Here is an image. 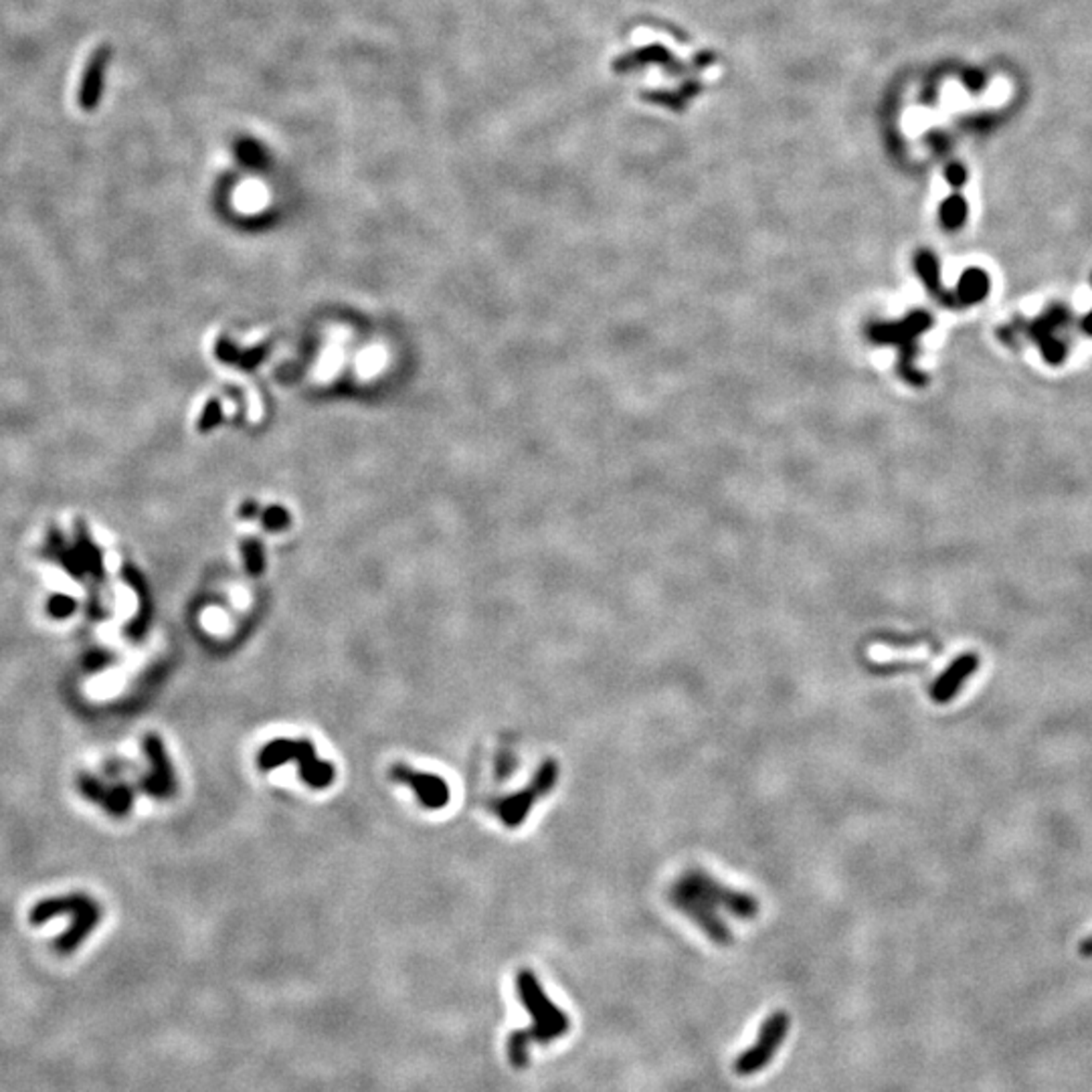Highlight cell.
Returning a JSON list of instances; mask_svg holds the SVG:
<instances>
[{
    "label": "cell",
    "instance_id": "1",
    "mask_svg": "<svg viewBox=\"0 0 1092 1092\" xmlns=\"http://www.w3.org/2000/svg\"><path fill=\"white\" fill-rule=\"evenodd\" d=\"M670 902L720 946L732 945V933L720 917L722 910L739 919L759 915V900L755 896L718 882L698 868H690L670 886Z\"/></svg>",
    "mask_w": 1092,
    "mask_h": 1092
},
{
    "label": "cell",
    "instance_id": "2",
    "mask_svg": "<svg viewBox=\"0 0 1092 1092\" xmlns=\"http://www.w3.org/2000/svg\"><path fill=\"white\" fill-rule=\"evenodd\" d=\"M516 989L522 1006L530 1013L532 1026L510 1034L506 1052L510 1064L522 1071V1068H527L530 1062V1046H546L563 1038V1035L571 1030V1022H568L566 1013L561 1008H556L551 997L544 994L537 975H534L530 969H522L518 973Z\"/></svg>",
    "mask_w": 1092,
    "mask_h": 1092
},
{
    "label": "cell",
    "instance_id": "3",
    "mask_svg": "<svg viewBox=\"0 0 1092 1092\" xmlns=\"http://www.w3.org/2000/svg\"><path fill=\"white\" fill-rule=\"evenodd\" d=\"M294 761L299 768V779L311 789H326L336 779V767L320 759L314 744L308 739H275L267 743L258 755L261 771H273L284 763Z\"/></svg>",
    "mask_w": 1092,
    "mask_h": 1092
},
{
    "label": "cell",
    "instance_id": "4",
    "mask_svg": "<svg viewBox=\"0 0 1092 1092\" xmlns=\"http://www.w3.org/2000/svg\"><path fill=\"white\" fill-rule=\"evenodd\" d=\"M791 1026V1018L785 1011H775L768 1016L759 1030V1038L746 1048L732 1064L734 1074L739 1076H753L761 1073L763 1068L773 1060L775 1052L779 1050L787 1038V1032Z\"/></svg>",
    "mask_w": 1092,
    "mask_h": 1092
},
{
    "label": "cell",
    "instance_id": "5",
    "mask_svg": "<svg viewBox=\"0 0 1092 1092\" xmlns=\"http://www.w3.org/2000/svg\"><path fill=\"white\" fill-rule=\"evenodd\" d=\"M556 779H559V765L549 759L539 767V771L534 773L528 787L520 789L516 795L500 799L496 804V813L498 818L504 821V826L518 828L520 823L528 818L532 806L551 794L552 787L556 785Z\"/></svg>",
    "mask_w": 1092,
    "mask_h": 1092
},
{
    "label": "cell",
    "instance_id": "6",
    "mask_svg": "<svg viewBox=\"0 0 1092 1092\" xmlns=\"http://www.w3.org/2000/svg\"><path fill=\"white\" fill-rule=\"evenodd\" d=\"M388 775H391L393 781L413 789V794H415L419 804L429 811L443 809L445 806L450 804V799H451L450 785H448V781H445V779H441L436 773H425V771H419V768H413L405 763H397L391 767Z\"/></svg>",
    "mask_w": 1092,
    "mask_h": 1092
},
{
    "label": "cell",
    "instance_id": "7",
    "mask_svg": "<svg viewBox=\"0 0 1092 1092\" xmlns=\"http://www.w3.org/2000/svg\"><path fill=\"white\" fill-rule=\"evenodd\" d=\"M144 753L148 756L150 771L144 775L140 781V789L152 799L164 801L174 797L176 775L159 734H148V737L144 739Z\"/></svg>",
    "mask_w": 1092,
    "mask_h": 1092
},
{
    "label": "cell",
    "instance_id": "8",
    "mask_svg": "<svg viewBox=\"0 0 1092 1092\" xmlns=\"http://www.w3.org/2000/svg\"><path fill=\"white\" fill-rule=\"evenodd\" d=\"M979 667V660L975 654H963L953 660V664L946 667V670L934 679V684L931 688V698L934 702H939V705H946V702H951L955 698V694L959 692V688L963 686L965 679L971 676Z\"/></svg>",
    "mask_w": 1092,
    "mask_h": 1092
},
{
    "label": "cell",
    "instance_id": "9",
    "mask_svg": "<svg viewBox=\"0 0 1092 1092\" xmlns=\"http://www.w3.org/2000/svg\"><path fill=\"white\" fill-rule=\"evenodd\" d=\"M111 57L109 44H102L87 61L83 71V80L80 87V106L83 109H94L99 104V97L104 92V75L108 70V63Z\"/></svg>",
    "mask_w": 1092,
    "mask_h": 1092
},
{
    "label": "cell",
    "instance_id": "10",
    "mask_svg": "<svg viewBox=\"0 0 1092 1092\" xmlns=\"http://www.w3.org/2000/svg\"><path fill=\"white\" fill-rule=\"evenodd\" d=\"M94 898L82 895V893H75V895H67V896H53L47 900H41L35 905V908L31 910V922L32 924H44L47 921H51L53 917H63V915H80L82 910L89 908L94 905Z\"/></svg>",
    "mask_w": 1092,
    "mask_h": 1092
},
{
    "label": "cell",
    "instance_id": "11",
    "mask_svg": "<svg viewBox=\"0 0 1092 1092\" xmlns=\"http://www.w3.org/2000/svg\"><path fill=\"white\" fill-rule=\"evenodd\" d=\"M73 919L75 921L71 924V929L67 931L63 934V937L59 939V943H57L61 951H71V949H75V946L80 945L87 937V934L97 927L99 919H102V908H99L97 902H94L92 907L82 910L80 915H75Z\"/></svg>",
    "mask_w": 1092,
    "mask_h": 1092
},
{
    "label": "cell",
    "instance_id": "12",
    "mask_svg": "<svg viewBox=\"0 0 1092 1092\" xmlns=\"http://www.w3.org/2000/svg\"><path fill=\"white\" fill-rule=\"evenodd\" d=\"M44 556H47V559H51V561H55V563H61L65 571L70 573L71 577L80 578L83 575V571H85L82 561H80V556H77V551L75 549L71 551L70 546L65 544V540L61 537V532L55 530V528L49 534V542H47V549H44Z\"/></svg>",
    "mask_w": 1092,
    "mask_h": 1092
},
{
    "label": "cell",
    "instance_id": "13",
    "mask_svg": "<svg viewBox=\"0 0 1092 1092\" xmlns=\"http://www.w3.org/2000/svg\"><path fill=\"white\" fill-rule=\"evenodd\" d=\"M126 577H128V581L133 585V589L138 590V593H140V599H142L138 616H136V619H133V621L130 623V626H128V629H126V635H128V638H130L132 641H140V640H144V635H146V631H148V628H150V617H152V616H150V605H148V601H146L148 597H146V589H144V585H142V578H140L136 573H133V571H130V568H128V571H126Z\"/></svg>",
    "mask_w": 1092,
    "mask_h": 1092
},
{
    "label": "cell",
    "instance_id": "14",
    "mask_svg": "<svg viewBox=\"0 0 1092 1092\" xmlns=\"http://www.w3.org/2000/svg\"><path fill=\"white\" fill-rule=\"evenodd\" d=\"M99 806H102L109 813V816H114V818L128 816L132 806H133V787H130L128 783H118V785L106 787L104 799Z\"/></svg>",
    "mask_w": 1092,
    "mask_h": 1092
},
{
    "label": "cell",
    "instance_id": "15",
    "mask_svg": "<svg viewBox=\"0 0 1092 1092\" xmlns=\"http://www.w3.org/2000/svg\"><path fill=\"white\" fill-rule=\"evenodd\" d=\"M75 551H77V556H80V561H82L85 571H89V573L95 575V577H102L104 575L102 552H99L97 546L85 537L83 530L80 532V537H77Z\"/></svg>",
    "mask_w": 1092,
    "mask_h": 1092
},
{
    "label": "cell",
    "instance_id": "16",
    "mask_svg": "<svg viewBox=\"0 0 1092 1092\" xmlns=\"http://www.w3.org/2000/svg\"><path fill=\"white\" fill-rule=\"evenodd\" d=\"M965 215H967V203L959 195L946 198L941 207L943 222L949 229H955L957 225H961V222L965 221Z\"/></svg>",
    "mask_w": 1092,
    "mask_h": 1092
},
{
    "label": "cell",
    "instance_id": "17",
    "mask_svg": "<svg viewBox=\"0 0 1092 1092\" xmlns=\"http://www.w3.org/2000/svg\"><path fill=\"white\" fill-rule=\"evenodd\" d=\"M77 609V601L70 595H51L47 601V613L53 619H67Z\"/></svg>",
    "mask_w": 1092,
    "mask_h": 1092
},
{
    "label": "cell",
    "instance_id": "18",
    "mask_svg": "<svg viewBox=\"0 0 1092 1092\" xmlns=\"http://www.w3.org/2000/svg\"><path fill=\"white\" fill-rule=\"evenodd\" d=\"M106 783L102 779H97L94 775H82L80 777V791L85 799L92 801V804H102L104 794H106Z\"/></svg>",
    "mask_w": 1092,
    "mask_h": 1092
},
{
    "label": "cell",
    "instance_id": "19",
    "mask_svg": "<svg viewBox=\"0 0 1092 1092\" xmlns=\"http://www.w3.org/2000/svg\"><path fill=\"white\" fill-rule=\"evenodd\" d=\"M116 660V655L108 652V650H92L83 660V667L87 672H99L104 670V667L111 666V662Z\"/></svg>",
    "mask_w": 1092,
    "mask_h": 1092
},
{
    "label": "cell",
    "instance_id": "20",
    "mask_svg": "<svg viewBox=\"0 0 1092 1092\" xmlns=\"http://www.w3.org/2000/svg\"><path fill=\"white\" fill-rule=\"evenodd\" d=\"M237 152H239L241 159H243L245 162H248V164H251V162L255 164V162H260V160L263 159V150L260 148V144L249 142V140L241 142V144H239V148H237Z\"/></svg>",
    "mask_w": 1092,
    "mask_h": 1092
},
{
    "label": "cell",
    "instance_id": "21",
    "mask_svg": "<svg viewBox=\"0 0 1092 1092\" xmlns=\"http://www.w3.org/2000/svg\"><path fill=\"white\" fill-rule=\"evenodd\" d=\"M945 174H946V178H949V183L953 186H961L967 181V172L961 164H951Z\"/></svg>",
    "mask_w": 1092,
    "mask_h": 1092
},
{
    "label": "cell",
    "instance_id": "22",
    "mask_svg": "<svg viewBox=\"0 0 1092 1092\" xmlns=\"http://www.w3.org/2000/svg\"><path fill=\"white\" fill-rule=\"evenodd\" d=\"M965 83L971 89H982L985 85V73L979 70H969L965 71Z\"/></svg>",
    "mask_w": 1092,
    "mask_h": 1092
},
{
    "label": "cell",
    "instance_id": "23",
    "mask_svg": "<svg viewBox=\"0 0 1092 1092\" xmlns=\"http://www.w3.org/2000/svg\"><path fill=\"white\" fill-rule=\"evenodd\" d=\"M1080 953L1086 955V957H1092V937H1088V939H1085L1083 943H1080Z\"/></svg>",
    "mask_w": 1092,
    "mask_h": 1092
}]
</instances>
